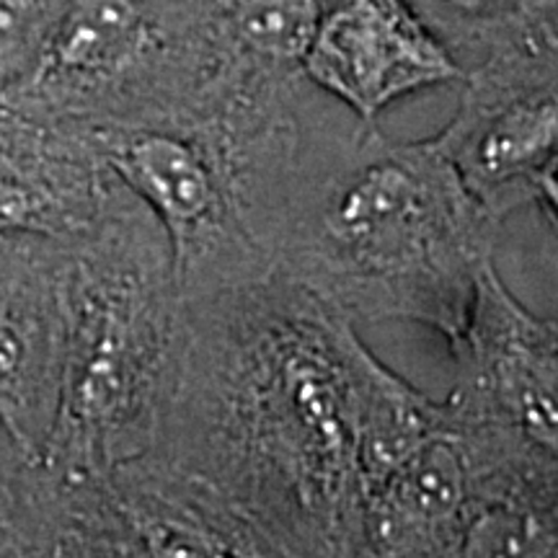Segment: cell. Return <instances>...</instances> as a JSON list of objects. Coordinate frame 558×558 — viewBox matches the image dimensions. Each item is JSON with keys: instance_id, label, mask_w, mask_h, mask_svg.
Instances as JSON below:
<instances>
[{"instance_id": "7", "label": "cell", "mask_w": 558, "mask_h": 558, "mask_svg": "<svg viewBox=\"0 0 558 558\" xmlns=\"http://www.w3.org/2000/svg\"><path fill=\"white\" fill-rule=\"evenodd\" d=\"M458 86V111L429 143L463 190L499 226L525 207L556 218L558 52L492 62Z\"/></svg>"}, {"instance_id": "16", "label": "cell", "mask_w": 558, "mask_h": 558, "mask_svg": "<svg viewBox=\"0 0 558 558\" xmlns=\"http://www.w3.org/2000/svg\"><path fill=\"white\" fill-rule=\"evenodd\" d=\"M47 558H104V556L96 548H90L86 541L78 538V535L62 527L60 538L54 541V546Z\"/></svg>"}, {"instance_id": "4", "label": "cell", "mask_w": 558, "mask_h": 558, "mask_svg": "<svg viewBox=\"0 0 558 558\" xmlns=\"http://www.w3.org/2000/svg\"><path fill=\"white\" fill-rule=\"evenodd\" d=\"M241 50L218 0H68L11 109L86 140L177 122Z\"/></svg>"}, {"instance_id": "8", "label": "cell", "mask_w": 558, "mask_h": 558, "mask_svg": "<svg viewBox=\"0 0 558 558\" xmlns=\"http://www.w3.org/2000/svg\"><path fill=\"white\" fill-rule=\"evenodd\" d=\"M54 488L62 527L104 558H290L213 486L150 452Z\"/></svg>"}, {"instance_id": "12", "label": "cell", "mask_w": 558, "mask_h": 558, "mask_svg": "<svg viewBox=\"0 0 558 558\" xmlns=\"http://www.w3.org/2000/svg\"><path fill=\"white\" fill-rule=\"evenodd\" d=\"M456 558H558V486H473Z\"/></svg>"}, {"instance_id": "2", "label": "cell", "mask_w": 558, "mask_h": 558, "mask_svg": "<svg viewBox=\"0 0 558 558\" xmlns=\"http://www.w3.org/2000/svg\"><path fill=\"white\" fill-rule=\"evenodd\" d=\"M308 81L243 122L228 166L271 269L357 324L407 320L452 344L499 222L427 140L339 122Z\"/></svg>"}, {"instance_id": "11", "label": "cell", "mask_w": 558, "mask_h": 558, "mask_svg": "<svg viewBox=\"0 0 558 558\" xmlns=\"http://www.w3.org/2000/svg\"><path fill=\"white\" fill-rule=\"evenodd\" d=\"M460 73L558 52V0H407ZM463 81V78H460Z\"/></svg>"}, {"instance_id": "14", "label": "cell", "mask_w": 558, "mask_h": 558, "mask_svg": "<svg viewBox=\"0 0 558 558\" xmlns=\"http://www.w3.org/2000/svg\"><path fill=\"white\" fill-rule=\"evenodd\" d=\"M68 0H0V88L29 70Z\"/></svg>"}, {"instance_id": "3", "label": "cell", "mask_w": 558, "mask_h": 558, "mask_svg": "<svg viewBox=\"0 0 558 558\" xmlns=\"http://www.w3.org/2000/svg\"><path fill=\"white\" fill-rule=\"evenodd\" d=\"M179 290L163 228L120 186L101 220L68 241L65 362L39 469L86 484L156 437L179 339Z\"/></svg>"}, {"instance_id": "6", "label": "cell", "mask_w": 558, "mask_h": 558, "mask_svg": "<svg viewBox=\"0 0 558 558\" xmlns=\"http://www.w3.org/2000/svg\"><path fill=\"white\" fill-rule=\"evenodd\" d=\"M88 140L111 177L163 228L179 298L275 271L243 226L233 177L197 111L177 122L107 130Z\"/></svg>"}, {"instance_id": "13", "label": "cell", "mask_w": 558, "mask_h": 558, "mask_svg": "<svg viewBox=\"0 0 558 558\" xmlns=\"http://www.w3.org/2000/svg\"><path fill=\"white\" fill-rule=\"evenodd\" d=\"M60 522L58 488L0 424V533Z\"/></svg>"}, {"instance_id": "9", "label": "cell", "mask_w": 558, "mask_h": 558, "mask_svg": "<svg viewBox=\"0 0 558 558\" xmlns=\"http://www.w3.org/2000/svg\"><path fill=\"white\" fill-rule=\"evenodd\" d=\"M298 68L367 130L390 104L463 78L407 0H326Z\"/></svg>"}, {"instance_id": "10", "label": "cell", "mask_w": 558, "mask_h": 558, "mask_svg": "<svg viewBox=\"0 0 558 558\" xmlns=\"http://www.w3.org/2000/svg\"><path fill=\"white\" fill-rule=\"evenodd\" d=\"M68 241L0 235V424L41 458L65 362Z\"/></svg>"}, {"instance_id": "5", "label": "cell", "mask_w": 558, "mask_h": 558, "mask_svg": "<svg viewBox=\"0 0 558 558\" xmlns=\"http://www.w3.org/2000/svg\"><path fill=\"white\" fill-rule=\"evenodd\" d=\"M458 383L442 401L473 484L558 486V326L527 311L494 262L450 344Z\"/></svg>"}, {"instance_id": "1", "label": "cell", "mask_w": 558, "mask_h": 558, "mask_svg": "<svg viewBox=\"0 0 558 558\" xmlns=\"http://www.w3.org/2000/svg\"><path fill=\"white\" fill-rule=\"evenodd\" d=\"M179 300L148 452L213 486L290 558H344L367 476L418 448L442 403L279 271Z\"/></svg>"}, {"instance_id": "15", "label": "cell", "mask_w": 558, "mask_h": 558, "mask_svg": "<svg viewBox=\"0 0 558 558\" xmlns=\"http://www.w3.org/2000/svg\"><path fill=\"white\" fill-rule=\"evenodd\" d=\"M60 525L19 527L0 533V558H47L60 538Z\"/></svg>"}]
</instances>
